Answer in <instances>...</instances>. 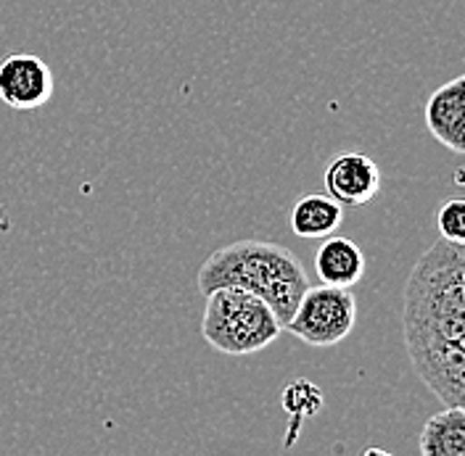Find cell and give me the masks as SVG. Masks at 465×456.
<instances>
[{
  "mask_svg": "<svg viewBox=\"0 0 465 456\" xmlns=\"http://www.w3.org/2000/svg\"><path fill=\"white\" fill-rule=\"evenodd\" d=\"M217 287H243L260 296L286 327L299 298L310 287V277L304 264L286 246L267 240H235L217 248L199 269L202 296Z\"/></svg>",
  "mask_w": 465,
  "mask_h": 456,
  "instance_id": "2",
  "label": "cell"
},
{
  "mask_svg": "<svg viewBox=\"0 0 465 456\" xmlns=\"http://www.w3.org/2000/svg\"><path fill=\"white\" fill-rule=\"evenodd\" d=\"M420 454L465 456V409L447 406L420 430Z\"/></svg>",
  "mask_w": 465,
  "mask_h": 456,
  "instance_id": "11",
  "label": "cell"
},
{
  "mask_svg": "<svg viewBox=\"0 0 465 456\" xmlns=\"http://www.w3.org/2000/svg\"><path fill=\"white\" fill-rule=\"evenodd\" d=\"M315 272L325 286L354 287L365 275V254L354 240L328 235L315 254Z\"/></svg>",
  "mask_w": 465,
  "mask_h": 456,
  "instance_id": "9",
  "label": "cell"
},
{
  "mask_svg": "<svg viewBox=\"0 0 465 456\" xmlns=\"http://www.w3.org/2000/svg\"><path fill=\"white\" fill-rule=\"evenodd\" d=\"M426 127L439 143L465 153V74L450 80L426 101Z\"/></svg>",
  "mask_w": 465,
  "mask_h": 456,
  "instance_id": "8",
  "label": "cell"
},
{
  "mask_svg": "<svg viewBox=\"0 0 465 456\" xmlns=\"http://www.w3.org/2000/svg\"><path fill=\"white\" fill-rule=\"evenodd\" d=\"M436 229L441 240L465 246V199H447L439 206Z\"/></svg>",
  "mask_w": 465,
  "mask_h": 456,
  "instance_id": "13",
  "label": "cell"
},
{
  "mask_svg": "<svg viewBox=\"0 0 465 456\" xmlns=\"http://www.w3.org/2000/svg\"><path fill=\"white\" fill-rule=\"evenodd\" d=\"M325 193L341 206H368L381 193V170L365 153H341L322 174Z\"/></svg>",
  "mask_w": 465,
  "mask_h": 456,
  "instance_id": "7",
  "label": "cell"
},
{
  "mask_svg": "<svg viewBox=\"0 0 465 456\" xmlns=\"http://www.w3.org/2000/svg\"><path fill=\"white\" fill-rule=\"evenodd\" d=\"M56 77L35 53H8L0 61V101L14 112H35L54 98Z\"/></svg>",
  "mask_w": 465,
  "mask_h": 456,
  "instance_id": "5",
  "label": "cell"
},
{
  "mask_svg": "<svg viewBox=\"0 0 465 456\" xmlns=\"http://www.w3.org/2000/svg\"><path fill=\"white\" fill-rule=\"evenodd\" d=\"M357 322V298L349 287L310 286L283 330L315 348H331L349 338Z\"/></svg>",
  "mask_w": 465,
  "mask_h": 456,
  "instance_id": "4",
  "label": "cell"
},
{
  "mask_svg": "<svg viewBox=\"0 0 465 456\" xmlns=\"http://www.w3.org/2000/svg\"><path fill=\"white\" fill-rule=\"evenodd\" d=\"M405 343L458 341L465 333V246L436 240L415 261L402 298Z\"/></svg>",
  "mask_w": 465,
  "mask_h": 456,
  "instance_id": "1",
  "label": "cell"
},
{
  "mask_svg": "<svg viewBox=\"0 0 465 456\" xmlns=\"http://www.w3.org/2000/svg\"><path fill=\"white\" fill-rule=\"evenodd\" d=\"M344 222V206L339 200H333L328 193H310L293 203L289 217V225L293 235L307 238V240H318L328 238Z\"/></svg>",
  "mask_w": 465,
  "mask_h": 456,
  "instance_id": "10",
  "label": "cell"
},
{
  "mask_svg": "<svg viewBox=\"0 0 465 456\" xmlns=\"http://www.w3.org/2000/svg\"><path fill=\"white\" fill-rule=\"evenodd\" d=\"M283 412L289 414V432H286V446H293L299 428L304 420H312L322 409V391L310 380H293L283 388Z\"/></svg>",
  "mask_w": 465,
  "mask_h": 456,
  "instance_id": "12",
  "label": "cell"
},
{
  "mask_svg": "<svg viewBox=\"0 0 465 456\" xmlns=\"http://www.w3.org/2000/svg\"><path fill=\"white\" fill-rule=\"evenodd\" d=\"M203 298L202 335L220 354L249 356L278 341L283 333L275 312L243 287H217Z\"/></svg>",
  "mask_w": 465,
  "mask_h": 456,
  "instance_id": "3",
  "label": "cell"
},
{
  "mask_svg": "<svg viewBox=\"0 0 465 456\" xmlns=\"http://www.w3.org/2000/svg\"><path fill=\"white\" fill-rule=\"evenodd\" d=\"M412 367L447 406L465 409V351L455 341L410 345Z\"/></svg>",
  "mask_w": 465,
  "mask_h": 456,
  "instance_id": "6",
  "label": "cell"
}]
</instances>
